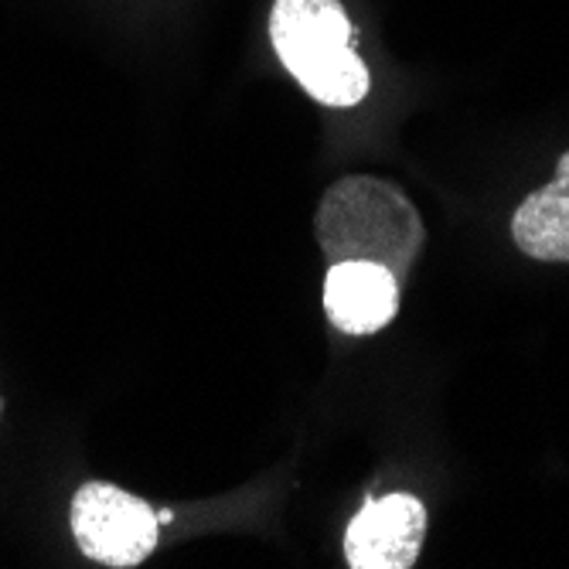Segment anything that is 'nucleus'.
<instances>
[{"label":"nucleus","instance_id":"f257e3e1","mask_svg":"<svg viewBox=\"0 0 569 569\" xmlns=\"http://www.w3.org/2000/svg\"><path fill=\"white\" fill-rule=\"evenodd\" d=\"M315 236L328 263H379L402 283L427 242V226L399 184L372 174H348L325 191Z\"/></svg>","mask_w":569,"mask_h":569},{"label":"nucleus","instance_id":"f03ea898","mask_svg":"<svg viewBox=\"0 0 569 569\" xmlns=\"http://www.w3.org/2000/svg\"><path fill=\"white\" fill-rule=\"evenodd\" d=\"M270 41L293 82L321 107L348 110L369 96V69L351 48L341 0H273Z\"/></svg>","mask_w":569,"mask_h":569},{"label":"nucleus","instance_id":"7ed1b4c3","mask_svg":"<svg viewBox=\"0 0 569 569\" xmlns=\"http://www.w3.org/2000/svg\"><path fill=\"white\" fill-rule=\"evenodd\" d=\"M69 526L86 559L113 569L140 566L161 539L158 511L107 481H89L76 491Z\"/></svg>","mask_w":569,"mask_h":569},{"label":"nucleus","instance_id":"20e7f679","mask_svg":"<svg viewBox=\"0 0 569 569\" xmlns=\"http://www.w3.org/2000/svg\"><path fill=\"white\" fill-rule=\"evenodd\" d=\"M427 542V508L412 495H386L361 508L345 532L351 569H409Z\"/></svg>","mask_w":569,"mask_h":569},{"label":"nucleus","instance_id":"39448f33","mask_svg":"<svg viewBox=\"0 0 569 569\" xmlns=\"http://www.w3.org/2000/svg\"><path fill=\"white\" fill-rule=\"evenodd\" d=\"M399 287L402 283L379 263H331L325 277L328 321L351 338L379 335L399 315Z\"/></svg>","mask_w":569,"mask_h":569},{"label":"nucleus","instance_id":"423d86ee","mask_svg":"<svg viewBox=\"0 0 569 569\" xmlns=\"http://www.w3.org/2000/svg\"><path fill=\"white\" fill-rule=\"evenodd\" d=\"M511 239L529 260L569 263V150L559 158L552 181L515 209Z\"/></svg>","mask_w":569,"mask_h":569}]
</instances>
